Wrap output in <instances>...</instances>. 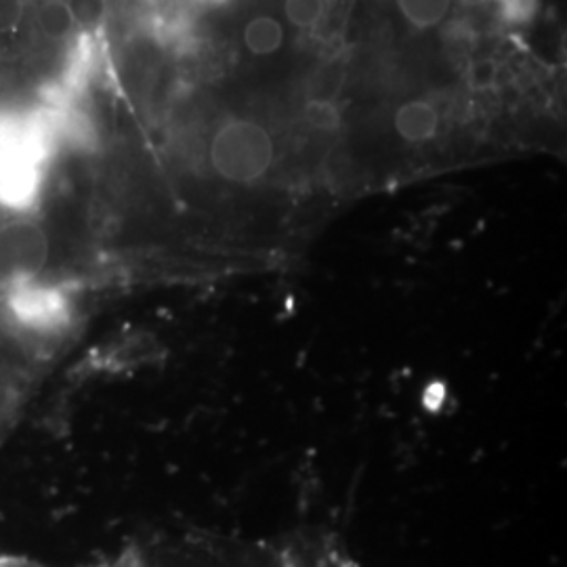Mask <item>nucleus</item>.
<instances>
[{
	"instance_id": "nucleus-1",
	"label": "nucleus",
	"mask_w": 567,
	"mask_h": 567,
	"mask_svg": "<svg viewBox=\"0 0 567 567\" xmlns=\"http://www.w3.org/2000/svg\"><path fill=\"white\" fill-rule=\"evenodd\" d=\"M63 143L60 114L44 97L28 107L0 110V208L34 213Z\"/></svg>"
},
{
	"instance_id": "nucleus-2",
	"label": "nucleus",
	"mask_w": 567,
	"mask_h": 567,
	"mask_svg": "<svg viewBox=\"0 0 567 567\" xmlns=\"http://www.w3.org/2000/svg\"><path fill=\"white\" fill-rule=\"evenodd\" d=\"M76 320L72 292L44 276L0 286V322L21 341L51 344Z\"/></svg>"
},
{
	"instance_id": "nucleus-3",
	"label": "nucleus",
	"mask_w": 567,
	"mask_h": 567,
	"mask_svg": "<svg viewBox=\"0 0 567 567\" xmlns=\"http://www.w3.org/2000/svg\"><path fill=\"white\" fill-rule=\"evenodd\" d=\"M271 161L274 143L257 122H225L210 143L213 168L227 182H257L267 173Z\"/></svg>"
},
{
	"instance_id": "nucleus-4",
	"label": "nucleus",
	"mask_w": 567,
	"mask_h": 567,
	"mask_svg": "<svg viewBox=\"0 0 567 567\" xmlns=\"http://www.w3.org/2000/svg\"><path fill=\"white\" fill-rule=\"evenodd\" d=\"M49 236L32 215H16L0 225V286L44 276Z\"/></svg>"
},
{
	"instance_id": "nucleus-5",
	"label": "nucleus",
	"mask_w": 567,
	"mask_h": 567,
	"mask_svg": "<svg viewBox=\"0 0 567 567\" xmlns=\"http://www.w3.org/2000/svg\"><path fill=\"white\" fill-rule=\"evenodd\" d=\"M440 116L429 102H408L395 114V131L410 143H425L435 137Z\"/></svg>"
},
{
	"instance_id": "nucleus-6",
	"label": "nucleus",
	"mask_w": 567,
	"mask_h": 567,
	"mask_svg": "<svg viewBox=\"0 0 567 567\" xmlns=\"http://www.w3.org/2000/svg\"><path fill=\"white\" fill-rule=\"evenodd\" d=\"M37 21L42 37L53 42L70 41L79 30L65 0H47L39 9Z\"/></svg>"
},
{
	"instance_id": "nucleus-7",
	"label": "nucleus",
	"mask_w": 567,
	"mask_h": 567,
	"mask_svg": "<svg viewBox=\"0 0 567 567\" xmlns=\"http://www.w3.org/2000/svg\"><path fill=\"white\" fill-rule=\"evenodd\" d=\"M244 42L250 53L255 55H271L276 53L284 42L282 23L274 18H255L248 21L244 30Z\"/></svg>"
},
{
	"instance_id": "nucleus-8",
	"label": "nucleus",
	"mask_w": 567,
	"mask_h": 567,
	"mask_svg": "<svg viewBox=\"0 0 567 567\" xmlns=\"http://www.w3.org/2000/svg\"><path fill=\"white\" fill-rule=\"evenodd\" d=\"M400 11L414 28H433L446 20L452 0H398Z\"/></svg>"
},
{
	"instance_id": "nucleus-9",
	"label": "nucleus",
	"mask_w": 567,
	"mask_h": 567,
	"mask_svg": "<svg viewBox=\"0 0 567 567\" xmlns=\"http://www.w3.org/2000/svg\"><path fill=\"white\" fill-rule=\"evenodd\" d=\"M286 18L297 28H313L324 16V0H286Z\"/></svg>"
},
{
	"instance_id": "nucleus-10",
	"label": "nucleus",
	"mask_w": 567,
	"mask_h": 567,
	"mask_svg": "<svg viewBox=\"0 0 567 567\" xmlns=\"http://www.w3.org/2000/svg\"><path fill=\"white\" fill-rule=\"evenodd\" d=\"M79 30H95L107 16L105 0H65Z\"/></svg>"
},
{
	"instance_id": "nucleus-11",
	"label": "nucleus",
	"mask_w": 567,
	"mask_h": 567,
	"mask_svg": "<svg viewBox=\"0 0 567 567\" xmlns=\"http://www.w3.org/2000/svg\"><path fill=\"white\" fill-rule=\"evenodd\" d=\"M305 121L309 122L313 128L332 131L341 124V112L334 103L313 100L305 105Z\"/></svg>"
},
{
	"instance_id": "nucleus-12",
	"label": "nucleus",
	"mask_w": 567,
	"mask_h": 567,
	"mask_svg": "<svg viewBox=\"0 0 567 567\" xmlns=\"http://www.w3.org/2000/svg\"><path fill=\"white\" fill-rule=\"evenodd\" d=\"M25 18V0H0V34L13 32Z\"/></svg>"
},
{
	"instance_id": "nucleus-13",
	"label": "nucleus",
	"mask_w": 567,
	"mask_h": 567,
	"mask_svg": "<svg viewBox=\"0 0 567 567\" xmlns=\"http://www.w3.org/2000/svg\"><path fill=\"white\" fill-rule=\"evenodd\" d=\"M496 76H498V68H496L494 61H477V63H473V68H471L468 84H471V89H475V91H487V89H492V84L496 82Z\"/></svg>"
},
{
	"instance_id": "nucleus-14",
	"label": "nucleus",
	"mask_w": 567,
	"mask_h": 567,
	"mask_svg": "<svg viewBox=\"0 0 567 567\" xmlns=\"http://www.w3.org/2000/svg\"><path fill=\"white\" fill-rule=\"evenodd\" d=\"M508 21H526L536 11V0H498Z\"/></svg>"
},
{
	"instance_id": "nucleus-15",
	"label": "nucleus",
	"mask_w": 567,
	"mask_h": 567,
	"mask_svg": "<svg viewBox=\"0 0 567 567\" xmlns=\"http://www.w3.org/2000/svg\"><path fill=\"white\" fill-rule=\"evenodd\" d=\"M461 4H465V7H480V4H486V2H492V0H458Z\"/></svg>"
}]
</instances>
